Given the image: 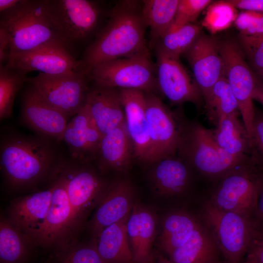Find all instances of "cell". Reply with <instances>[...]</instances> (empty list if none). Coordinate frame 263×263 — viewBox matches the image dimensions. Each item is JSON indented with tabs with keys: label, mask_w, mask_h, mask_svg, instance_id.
<instances>
[{
	"label": "cell",
	"mask_w": 263,
	"mask_h": 263,
	"mask_svg": "<svg viewBox=\"0 0 263 263\" xmlns=\"http://www.w3.org/2000/svg\"><path fill=\"white\" fill-rule=\"evenodd\" d=\"M88 80L85 73L77 71L58 75L39 73L28 77L27 82L69 119L85 106L90 90Z\"/></svg>",
	"instance_id": "9"
},
{
	"label": "cell",
	"mask_w": 263,
	"mask_h": 263,
	"mask_svg": "<svg viewBox=\"0 0 263 263\" xmlns=\"http://www.w3.org/2000/svg\"><path fill=\"white\" fill-rule=\"evenodd\" d=\"M213 133L219 146L228 153L238 157H249L250 139L238 113L220 118Z\"/></svg>",
	"instance_id": "29"
},
{
	"label": "cell",
	"mask_w": 263,
	"mask_h": 263,
	"mask_svg": "<svg viewBox=\"0 0 263 263\" xmlns=\"http://www.w3.org/2000/svg\"><path fill=\"white\" fill-rule=\"evenodd\" d=\"M257 195V174L251 169H244L215 184L208 199L221 210L254 219Z\"/></svg>",
	"instance_id": "11"
},
{
	"label": "cell",
	"mask_w": 263,
	"mask_h": 263,
	"mask_svg": "<svg viewBox=\"0 0 263 263\" xmlns=\"http://www.w3.org/2000/svg\"><path fill=\"white\" fill-rule=\"evenodd\" d=\"M156 54L155 67L158 89L173 104L180 105L191 102L198 110L200 109L205 105L202 94L179 58Z\"/></svg>",
	"instance_id": "14"
},
{
	"label": "cell",
	"mask_w": 263,
	"mask_h": 263,
	"mask_svg": "<svg viewBox=\"0 0 263 263\" xmlns=\"http://www.w3.org/2000/svg\"><path fill=\"white\" fill-rule=\"evenodd\" d=\"M86 105L103 136L126 125L119 89L95 85L89 90Z\"/></svg>",
	"instance_id": "24"
},
{
	"label": "cell",
	"mask_w": 263,
	"mask_h": 263,
	"mask_svg": "<svg viewBox=\"0 0 263 263\" xmlns=\"http://www.w3.org/2000/svg\"><path fill=\"white\" fill-rule=\"evenodd\" d=\"M174 113L179 133L177 155L205 179L215 184L233 171L252 169L249 157L231 155L219 146L213 129L188 118L181 108Z\"/></svg>",
	"instance_id": "3"
},
{
	"label": "cell",
	"mask_w": 263,
	"mask_h": 263,
	"mask_svg": "<svg viewBox=\"0 0 263 263\" xmlns=\"http://www.w3.org/2000/svg\"><path fill=\"white\" fill-rule=\"evenodd\" d=\"M0 28L8 36L10 53L46 46H59L69 49L50 21L46 11V0H20L14 7L1 13Z\"/></svg>",
	"instance_id": "4"
},
{
	"label": "cell",
	"mask_w": 263,
	"mask_h": 263,
	"mask_svg": "<svg viewBox=\"0 0 263 263\" xmlns=\"http://www.w3.org/2000/svg\"><path fill=\"white\" fill-rule=\"evenodd\" d=\"M207 9L202 25L212 34L228 28L238 15L237 9L228 0L212 2Z\"/></svg>",
	"instance_id": "36"
},
{
	"label": "cell",
	"mask_w": 263,
	"mask_h": 263,
	"mask_svg": "<svg viewBox=\"0 0 263 263\" xmlns=\"http://www.w3.org/2000/svg\"><path fill=\"white\" fill-rule=\"evenodd\" d=\"M220 253L211 234L200 220L187 242L169 256L174 263H218Z\"/></svg>",
	"instance_id": "27"
},
{
	"label": "cell",
	"mask_w": 263,
	"mask_h": 263,
	"mask_svg": "<svg viewBox=\"0 0 263 263\" xmlns=\"http://www.w3.org/2000/svg\"><path fill=\"white\" fill-rule=\"evenodd\" d=\"M89 164L66 160L58 173L65 184L72 209L75 237L88 215L98 206L109 184Z\"/></svg>",
	"instance_id": "6"
},
{
	"label": "cell",
	"mask_w": 263,
	"mask_h": 263,
	"mask_svg": "<svg viewBox=\"0 0 263 263\" xmlns=\"http://www.w3.org/2000/svg\"><path fill=\"white\" fill-rule=\"evenodd\" d=\"M154 211L134 203L127 223L129 241L135 263H152V246L156 235Z\"/></svg>",
	"instance_id": "23"
},
{
	"label": "cell",
	"mask_w": 263,
	"mask_h": 263,
	"mask_svg": "<svg viewBox=\"0 0 263 263\" xmlns=\"http://www.w3.org/2000/svg\"><path fill=\"white\" fill-rule=\"evenodd\" d=\"M241 39L251 68L256 73L263 71V38L241 36Z\"/></svg>",
	"instance_id": "40"
},
{
	"label": "cell",
	"mask_w": 263,
	"mask_h": 263,
	"mask_svg": "<svg viewBox=\"0 0 263 263\" xmlns=\"http://www.w3.org/2000/svg\"><path fill=\"white\" fill-rule=\"evenodd\" d=\"M201 34V27L189 23L173 30H169L155 41L156 54L179 58L192 46Z\"/></svg>",
	"instance_id": "32"
},
{
	"label": "cell",
	"mask_w": 263,
	"mask_h": 263,
	"mask_svg": "<svg viewBox=\"0 0 263 263\" xmlns=\"http://www.w3.org/2000/svg\"><path fill=\"white\" fill-rule=\"evenodd\" d=\"M52 263H105L100 255L96 242L88 243L74 240L54 250Z\"/></svg>",
	"instance_id": "35"
},
{
	"label": "cell",
	"mask_w": 263,
	"mask_h": 263,
	"mask_svg": "<svg viewBox=\"0 0 263 263\" xmlns=\"http://www.w3.org/2000/svg\"><path fill=\"white\" fill-rule=\"evenodd\" d=\"M55 141L36 135L11 132L0 139V169L13 189L33 188L51 182L66 161Z\"/></svg>",
	"instance_id": "1"
},
{
	"label": "cell",
	"mask_w": 263,
	"mask_h": 263,
	"mask_svg": "<svg viewBox=\"0 0 263 263\" xmlns=\"http://www.w3.org/2000/svg\"><path fill=\"white\" fill-rule=\"evenodd\" d=\"M218 263H225V262H222H222H219Z\"/></svg>",
	"instance_id": "50"
},
{
	"label": "cell",
	"mask_w": 263,
	"mask_h": 263,
	"mask_svg": "<svg viewBox=\"0 0 263 263\" xmlns=\"http://www.w3.org/2000/svg\"><path fill=\"white\" fill-rule=\"evenodd\" d=\"M212 2L211 0H179L174 21L168 31L194 23L200 13Z\"/></svg>",
	"instance_id": "38"
},
{
	"label": "cell",
	"mask_w": 263,
	"mask_h": 263,
	"mask_svg": "<svg viewBox=\"0 0 263 263\" xmlns=\"http://www.w3.org/2000/svg\"><path fill=\"white\" fill-rule=\"evenodd\" d=\"M52 196L50 184L46 189L18 197L10 204L8 218L32 241L45 222Z\"/></svg>",
	"instance_id": "22"
},
{
	"label": "cell",
	"mask_w": 263,
	"mask_h": 263,
	"mask_svg": "<svg viewBox=\"0 0 263 263\" xmlns=\"http://www.w3.org/2000/svg\"><path fill=\"white\" fill-rule=\"evenodd\" d=\"M237 9L263 13V0H228Z\"/></svg>",
	"instance_id": "42"
},
{
	"label": "cell",
	"mask_w": 263,
	"mask_h": 263,
	"mask_svg": "<svg viewBox=\"0 0 263 263\" xmlns=\"http://www.w3.org/2000/svg\"><path fill=\"white\" fill-rule=\"evenodd\" d=\"M255 244L263 245V234L259 237V239L255 242Z\"/></svg>",
	"instance_id": "48"
},
{
	"label": "cell",
	"mask_w": 263,
	"mask_h": 263,
	"mask_svg": "<svg viewBox=\"0 0 263 263\" xmlns=\"http://www.w3.org/2000/svg\"><path fill=\"white\" fill-rule=\"evenodd\" d=\"M87 75L101 87L149 93L158 89L155 67L149 52L104 62L93 68Z\"/></svg>",
	"instance_id": "7"
},
{
	"label": "cell",
	"mask_w": 263,
	"mask_h": 263,
	"mask_svg": "<svg viewBox=\"0 0 263 263\" xmlns=\"http://www.w3.org/2000/svg\"><path fill=\"white\" fill-rule=\"evenodd\" d=\"M179 0L142 1V13L153 41L164 34L172 25Z\"/></svg>",
	"instance_id": "31"
},
{
	"label": "cell",
	"mask_w": 263,
	"mask_h": 263,
	"mask_svg": "<svg viewBox=\"0 0 263 263\" xmlns=\"http://www.w3.org/2000/svg\"><path fill=\"white\" fill-rule=\"evenodd\" d=\"M200 221L199 216L183 209L168 213L161 222L158 239L160 248L169 255L187 242Z\"/></svg>",
	"instance_id": "26"
},
{
	"label": "cell",
	"mask_w": 263,
	"mask_h": 263,
	"mask_svg": "<svg viewBox=\"0 0 263 263\" xmlns=\"http://www.w3.org/2000/svg\"><path fill=\"white\" fill-rule=\"evenodd\" d=\"M219 46L224 63L225 77L238 102L243 124L250 139L254 117L252 94L259 80L236 42L229 39L219 41Z\"/></svg>",
	"instance_id": "10"
},
{
	"label": "cell",
	"mask_w": 263,
	"mask_h": 263,
	"mask_svg": "<svg viewBox=\"0 0 263 263\" xmlns=\"http://www.w3.org/2000/svg\"><path fill=\"white\" fill-rule=\"evenodd\" d=\"M259 76L260 79H259L260 82L263 85V71L257 73Z\"/></svg>",
	"instance_id": "49"
},
{
	"label": "cell",
	"mask_w": 263,
	"mask_h": 263,
	"mask_svg": "<svg viewBox=\"0 0 263 263\" xmlns=\"http://www.w3.org/2000/svg\"><path fill=\"white\" fill-rule=\"evenodd\" d=\"M134 198L133 186L127 179H118L109 183L90 222L93 240H96L107 226L129 216L135 203Z\"/></svg>",
	"instance_id": "19"
},
{
	"label": "cell",
	"mask_w": 263,
	"mask_h": 263,
	"mask_svg": "<svg viewBox=\"0 0 263 263\" xmlns=\"http://www.w3.org/2000/svg\"><path fill=\"white\" fill-rule=\"evenodd\" d=\"M46 11L57 35L69 47L95 30L102 14L98 5L89 0H46Z\"/></svg>",
	"instance_id": "8"
},
{
	"label": "cell",
	"mask_w": 263,
	"mask_h": 263,
	"mask_svg": "<svg viewBox=\"0 0 263 263\" xmlns=\"http://www.w3.org/2000/svg\"><path fill=\"white\" fill-rule=\"evenodd\" d=\"M124 108L126 127L131 139L134 157L149 164L150 137L146 113L145 92L136 89H119Z\"/></svg>",
	"instance_id": "21"
},
{
	"label": "cell",
	"mask_w": 263,
	"mask_h": 263,
	"mask_svg": "<svg viewBox=\"0 0 263 263\" xmlns=\"http://www.w3.org/2000/svg\"><path fill=\"white\" fill-rule=\"evenodd\" d=\"M50 184L52 187L50 206L33 242L35 246L55 250L76 239L73 231V211L64 182L58 174Z\"/></svg>",
	"instance_id": "12"
},
{
	"label": "cell",
	"mask_w": 263,
	"mask_h": 263,
	"mask_svg": "<svg viewBox=\"0 0 263 263\" xmlns=\"http://www.w3.org/2000/svg\"><path fill=\"white\" fill-rule=\"evenodd\" d=\"M21 117L23 123L37 134L61 141L68 118L50 105L31 85L24 92Z\"/></svg>",
	"instance_id": "18"
},
{
	"label": "cell",
	"mask_w": 263,
	"mask_h": 263,
	"mask_svg": "<svg viewBox=\"0 0 263 263\" xmlns=\"http://www.w3.org/2000/svg\"><path fill=\"white\" fill-rule=\"evenodd\" d=\"M244 258V263H263V245L254 243Z\"/></svg>",
	"instance_id": "43"
},
{
	"label": "cell",
	"mask_w": 263,
	"mask_h": 263,
	"mask_svg": "<svg viewBox=\"0 0 263 263\" xmlns=\"http://www.w3.org/2000/svg\"><path fill=\"white\" fill-rule=\"evenodd\" d=\"M252 99L258 101L263 106V85L260 81L254 89Z\"/></svg>",
	"instance_id": "46"
},
{
	"label": "cell",
	"mask_w": 263,
	"mask_h": 263,
	"mask_svg": "<svg viewBox=\"0 0 263 263\" xmlns=\"http://www.w3.org/2000/svg\"><path fill=\"white\" fill-rule=\"evenodd\" d=\"M147 27L142 2H117L106 25L85 50L79 71L87 75L104 62L149 52L145 37Z\"/></svg>",
	"instance_id": "2"
},
{
	"label": "cell",
	"mask_w": 263,
	"mask_h": 263,
	"mask_svg": "<svg viewBox=\"0 0 263 263\" xmlns=\"http://www.w3.org/2000/svg\"><path fill=\"white\" fill-rule=\"evenodd\" d=\"M149 124L150 150L149 164L177 155L179 133L174 112L153 93H145Z\"/></svg>",
	"instance_id": "13"
},
{
	"label": "cell",
	"mask_w": 263,
	"mask_h": 263,
	"mask_svg": "<svg viewBox=\"0 0 263 263\" xmlns=\"http://www.w3.org/2000/svg\"><path fill=\"white\" fill-rule=\"evenodd\" d=\"M129 216L104 228L94 240L105 263H135L127 233Z\"/></svg>",
	"instance_id": "28"
},
{
	"label": "cell",
	"mask_w": 263,
	"mask_h": 263,
	"mask_svg": "<svg viewBox=\"0 0 263 263\" xmlns=\"http://www.w3.org/2000/svg\"><path fill=\"white\" fill-rule=\"evenodd\" d=\"M257 182L258 195L254 218L258 225L261 236L263 234V173L257 174Z\"/></svg>",
	"instance_id": "41"
},
{
	"label": "cell",
	"mask_w": 263,
	"mask_h": 263,
	"mask_svg": "<svg viewBox=\"0 0 263 263\" xmlns=\"http://www.w3.org/2000/svg\"><path fill=\"white\" fill-rule=\"evenodd\" d=\"M184 55L191 67L194 79L205 102L215 83L225 76L219 41L201 33Z\"/></svg>",
	"instance_id": "15"
},
{
	"label": "cell",
	"mask_w": 263,
	"mask_h": 263,
	"mask_svg": "<svg viewBox=\"0 0 263 263\" xmlns=\"http://www.w3.org/2000/svg\"><path fill=\"white\" fill-rule=\"evenodd\" d=\"M151 165L149 173L151 184L154 191L165 198L186 195L196 187L198 181L206 180L177 155Z\"/></svg>",
	"instance_id": "17"
},
{
	"label": "cell",
	"mask_w": 263,
	"mask_h": 263,
	"mask_svg": "<svg viewBox=\"0 0 263 263\" xmlns=\"http://www.w3.org/2000/svg\"><path fill=\"white\" fill-rule=\"evenodd\" d=\"M20 0H0V12L2 13L14 7Z\"/></svg>",
	"instance_id": "45"
},
{
	"label": "cell",
	"mask_w": 263,
	"mask_h": 263,
	"mask_svg": "<svg viewBox=\"0 0 263 263\" xmlns=\"http://www.w3.org/2000/svg\"><path fill=\"white\" fill-rule=\"evenodd\" d=\"M234 24L241 36L263 38V13L243 11L238 14Z\"/></svg>",
	"instance_id": "39"
},
{
	"label": "cell",
	"mask_w": 263,
	"mask_h": 263,
	"mask_svg": "<svg viewBox=\"0 0 263 263\" xmlns=\"http://www.w3.org/2000/svg\"><path fill=\"white\" fill-rule=\"evenodd\" d=\"M32 240L8 218L0 220V263H26L33 247Z\"/></svg>",
	"instance_id": "30"
},
{
	"label": "cell",
	"mask_w": 263,
	"mask_h": 263,
	"mask_svg": "<svg viewBox=\"0 0 263 263\" xmlns=\"http://www.w3.org/2000/svg\"><path fill=\"white\" fill-rule=\"evenodd\" d=\"M248 156L252 169L263 173V111L255 108Z\"/></svg>",
	"instance_id": "37"
},
{
	"label": "cell",
	"mask_w": 263,
	"mask_h": 263,
	"mask_svg": "<svg viewBox=\"0 0 263 263\" xmlns=\"http://www.w3.org/2000/svg\"><path fill=\"white\" fill-rule=\"evenodd\" d=\"M206 115L215 126L222 117L238 113V102L225 76L221 77L213 86L205 102Z\"/></svg>",
	"instance_id": "33"
},
{
	"label": "cell",
	"mask_w": 263,
	"mask_h": 263,
	"mask_svg": "<svg viewBox=\"0 0 263 263\" xmlns=\"http://www.w3.org/2000/svg\"><path fill=\"white\" fill-rule=\"evenodd\" d=\"M133 157V146L126 125L115 128L103 136L97 159L101 172H127Z\"/></svg>",
	"instance_id": "25"
},
{
	"label": "cell",
	"mask_w": 263,
	"mask_h": 263,
	"mask_svg": "<svg viewBox=\"0 0 263 263\" xmlns=\"http://www.w3.org/2000/svg\"><path fill=\"white\" fill-rule=\"evenodd\" d=\"M27 74L0 64V119L10 117L17 94L25 82Z\"/></svg>",
	"instance_id": "34"
},
{
	"label": "cell",
	"mask_w": 263,
	"mask_h": 263,
	"mask_svg": "<svg viewBox=\"0 0 263 263\" xmlns=\"http://www.w3.org/2000/svg\"><path fill=\"white\" fill-rule=\"evenodd\" d=\"M103 136L85 105L68 123L61 141L72 160L88 164L97 160Z\"/></svg>",
	"instance_id": "20"
},
{
	"label": "cell",
	"mask_w": 263,
	"mask_h": 263,
	"mask_svg": "<svg viewBox=\"0 0 263 263\" xmlns=\"http://www.w3.org/2000/svg\"><path fill=\"white\" fill-rule=\"evenodd\" d=\"M10 53L9 39L6 31L0 28V64L7 61Z\"/></svg>",
	"instance_id": "44"
},
{
	"label": "cell",
	"mask_w": 263,
	"mask_h": 263,
	"mask_svg": "<svg viewBox=\"0 0 263 263\" xmlns=\"http://www.w3.org/2000/svg\"><path fill=\"white\" fill-rule=\"evenodd\" d=\"M198 216L225 263H242L250 248L260 237L254 218L221 210L208 199L202 204Z\"/></svg>",
	"instance_id": "5"
},
{
	"label": "cell",
	"mask_w": 263,
	"mask_h": 263,
	"mask_svg": "<svg viewBox=\"0 0 263 263\" xmlns=\"http://www.w3.org/2000/svg\"><path fill=\"white\" fill-rule=\"evenodd\" d=\"M157 263H174L170 259H168L162 255H159Z\"/></svg>",
	"instance_id": "47"
},
{
	"label": "cell",
	"mask_w": 263,
	"mask_h": 263,
	"mask_svg": "<svg viewBox=\"0 0 263 263\" xmlns=\"http://www.w3.org/2000/svg\"><path fill=\"white\" fill-rule=\"evenodd\" d=\"M81 62L69 49L59 46H46L32 50L10 53L6 66L27 74L34 71L48 75L79 71Z\"/></svg>",
	"instance_id": "16"
}]
</instances>
